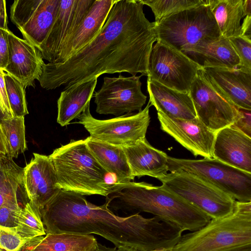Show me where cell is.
<instances>
[{"mask_svg": "<svg viewBox=\"0 0 251 251\" xmlns=\"http://www.w3.org/2000/svg\"><path fill=\"white\" fill-rule=\"evenodd\" d=\"M140 0H116L97 36L63 63L44 64L38 79L46 90L65 89L104 74L148 76L149 57L157 41Z\"/></svg>", "mask_w": 251, "mask_h": 251, "instance_id": "obj_1", "label": "cell"}, {"mask_svg": "<svg viewBox=\"0 0 251 251\" xmlns=\"http://www.w3.org/2000/svg\"><path fill=\"white\" fill-rule=\"evenodd\" d=\"M40 211L46 234H95L115 247L128 246L141 251L173 247L183 232L157 217L145 218L139 213L117 215L106 202L96 205L83 195L62 189Z\"/></svg>", "mask_w": 251, "mask_h": 251, "instance_id": "obj_2", "label": "cell"}, {"mask_svg": "<svg viewBox=\"0 0 251 251\" xmlns=\"http://www.w3.org/2000/svg\"><path fill=\"white\" fill-rule=\"evenodd\" d=\"M105 202L110 209L151 213L183 231L197 230L211 219L201 209L162 186L144 182H115Z\"/></svg>", "mask_w": 251, "mask_h": 251, "instance_id": "obj_3", "label": "cell"}, {"mask_svg": "<svg viewBox=\"0 0 251 251\" xmlns=\"http://www.w3.org/2000/svg\"><path fill=\"white\" fill-rule=\"evenodd\" d=\"M60 189L82 195L106 197L113 183L106 179L108 173L89 150L86 139L71 140L49 155Z\"/></svg>", "mask_w": 251, "mask_h": 251, "instance_id": "obj_4", "label": "cell"}, {"mask_svg": "<svg viewBox=\"0 0 251 251\" xmlns=\"http://www.w3.org/2000/svg\"><path fill=\"white\" fill-rule=\"evenodd\" d=\"M251 245V201H235L233 212L211 219L199 229L182 235L174 251H224Z\"/></svg>", "mask_w": 251, "mask_h": 251, "instance_id": "obj_5", "label": "cell"}, {"mask_svg": "<svg viewBox=\"0 0 251 251\" xmlns=\"http://www.w3.org/2000/svg\"><path fill=\"white\" fill-rule=\"evenodd\" d=\"M154 22L157 41L180 51L203 39L222 36L208 0Z\"/></svg>", "mask_w": 251, "mask_h": 251, "instance_id": "obj_6", "label": "cell"}, {"mask_svg": "<svg viewBox=\"0 0 251 251\" xmlns=\"http://www.w3.org/2000/svg\"><path fill=\"white\" fill-rule=\"evenodd\" d=\"M161 186L193 204L210 219L230 214L236 201L213 184L193 174L176 171L158 179Z\"/></svg>", "mask_w": 251, "mask_h": 251, "instance_id": "obj_7", "label": "cell"}, {"mask_svg": "<svg viewBox=\"0 0 251 251\" xmlns=\"http://www.w3.org/2000/svg\"><path fill=\"white\" fill-rule=\"evenodd\" d=\"M168 171H184L207 181L235 201H251V173L215 158L192 160L168 157Z\"/></svg>", "mask_w": 251, "mask_h": 251, "instance_id": "obj_8", "label": "cell"}, {"mask_svg": "<svg viewBox=\"0 0 251 251\" xmlns=\"http://www.w3.org/2000/svg\"><path fill=\"white\" fill-rule=\"evenodd\" d=\"M149 101L145 108L137 113L126 114L107 120L94 118L88 105L77 118V122L83 126L95 140L125 147L132 145L146 138L150 122L151 106Z\"/></svg>", "mask_w": 251, "mask_h": 251, "instance_id": "obj_9", "label": "cell"}, {"mask_svg": "<svg viewBox=\"0 0 251 251\" xmlns=\"http://www.w3.org/2000/svg\"><path fill=\"white\" fill-rule=\"evenodd\" d=\"M156 42L149 59L148 79L171 89L188 93L201 68L181 51Z\"/></svg>", "mask_w": 251, "mask_h": 251, "instance_id": "obj_10", "label": "cell"}, {"mask_svg": "<svg viewBox=\"0 0 251 251\" xmlns=\"http://www.w3.org/2000/svg\"><path fill=\"white\" fill-rule=\"evenodd\" d=\"M189 93L197 117L216 132L230 126L238 116L239 109L208 80L202 69L198 71Z\"/></svg>", "mask_w": 251, "mask_h": 251, "instance_id": "obj_11", "label": "cell"}, {"mask_svg": "<svg viewBox=\"0 0 251 251\" xmlns=\"http://www.w3.org/2000/svg\"><path fill=\"white\" fill-rule=\"evenodd\" d=\"M142 75L104 77L101 87L94 95L96 111L100 114L117 117L140 112L147 96L141 91Z\"/></svg>", "mask_w": 251, "mask_h": 251, "instance_id": "obj_12", "label": "cell"}, {"mask_svg": "<svg viewBox=\"0 0 251 251\" xmlns=\"http://www.w3.org/2000/svg\"><path fill=\"white\" fill-rule=\"evenodd\" d=\"M60 0H16L10 18L23 37L38 50L55 19Z\"/></svg>", "mask_w": 251, "mask_h": 251, "instance_id": "obj_13", "label": "cell"}, {"mask_svg": "<svg viewBox=\"0 0 251 251\" xmlns=\"http://www.w3.org/2000/svg\"><path fill=\"white\" fill-rule=\"evenodd\" d=\"M94 0H61L52 26L39 50L43 59L55 63L62 48L83 19Z\"/></svg>", "mask_w": 251, "mask_h": 251, "instance_id": "obj_14", "label": "cell"}, {"mask_svg": "<svg viewBox=\"0 0 251 251\" xmlns=\"http://www.w3.org/2000/svg\"><path fill=\"white\" fill-rule=\"evenodd\" d=\"M161 129L173 137L195 156L213 158L216 132L208 128L197 117L183 120L157 112Z\"/></svg>", "mask_w": 251, "mask_h": 251, "instance_id": "obj_15", "label": "cell"}, {"mask_svg": "<svg viewBox=\"0 0 251 251\" xmlns=\"http://www.w3.org/2000/svg\"><path fill=\"white\" fill-rule=\"evenodd\" d=\"M33 155L23 169V185L28 201L40 210L60 189L49 156Z\"/></svg>", "mask_w": 251, "mask_h": 251, "instance_id": "obj_16", "label": "cell"}, {"mask_svg": "<svg viewBox=\"0 0 251 251\" xmlns=\"http://www.w3.org/2000/svg\"><path fill=\"white\" fill-rule=\"evenodd\" d=\"M8 59L4 71L19 80L25 88L38 80L45 63L40 51L25 39L9 30Z\"/></svg>", "mask_w": 251, "mask_h": 251, "instance_id": "obj_17", "label": "cell"}, {"mask_svg": "<svg viewBox=\"0 0 251 251\" xmlns=\"http://www.w3.org/2000/svg\"><path fill=\"white\" fill-rule=\"evenodd\" d=\"M116 0H94L77 28L63 46L55 63H63L99 34Z\"/></svg>", "mask_w": 251, "mask_h": 251, "instance_id": "obj_18", "label": "cell"}, {"mask_svg": "<svg viewBox=\"0 0 251 251\" xmlns=\"http://www.w3.org/2000/svg\"><path fill=\"white\" fill-rule=\"evenodd\" d=\"M201 69L208 80L236 107L251 110V73L242 69Z\"/></svg>", "mask_w": 251, "mask_h": 251, "instance_id": "obj_19", "label": "cell"}, {"mask_svg": "<svg viewBox=\"0 0 251 251\" xmlns=\"http://www.w3.org/2000/svg\"><path fill=\"white\" fill-rule=\"evenodd\" d=\"M201 68L240 69L241 62L228 38L203 39L181 51Z\"/></svg>", "mask_w": 251, "mask_h": 251, "instance_id": "obj_20", "label": "cell"}, {"mask_svg": "<svg viewBox=\"0 0 251 251\" xmlns=\"http://www.w3.org/2000/svg\"><path fill=\"white\" fill-rule=\"evenodd\" d=\"M214 158L251 173V138L230 126L216 132Z\"/></svg>", "mask_w": 251, "mask_h": 251, "instance_id": "obj_21", "label": "cell"}, {"mask_svg": "<svg viewBox=\"0 0 251 251\" xmlns=\"http://www.w3.org/2000/svg\"><path fill=\"white\" fill-rule=\"evenodd\" d=\"M123 148L133 179L145 176L158 179L167 174L168 155L151 146L146 138Z\"/></svg>", "mask_w": 251, "mask_h": 251, "instance_id": "obj_22", "label": "cell"}, {"mask_svg": "<svg viewBox=\"0 0 251 251\" xmlns=\"http://www.w3.org/2000/svg\"><path fill=\"white\" fill-rule=\"evenodd\" d=\"M147 90L151 105L157 112L167 116L191 120L197 117L189 93H184L169 88L160 83L147 79Z\"/></svg>", "mask_w": 251, "mask_h": 251, "instance_id": "obj_23", "label": "cell"}, {"mask_svg": "<svg viewBox=\"0 0 251 251\" xmlns=\"http://www.w3.org/2000/svg\"><path fill=\"white\" fill-rule=\"evenodd\" d=\"M97 83L94 78L76 85L65 89L57 100V122L62 126L77 118L90 105Z\"/></svg>", "mask_w": 251, "mask_h": 251, "instance_id": "obj_24", "label": "cell"}, {"mask_svg": "<svg viewBox=\"0 0 251 251\" xmlns=\"http://www.w3.org/2000/svg\"><path fill=\"white\" fill-rule=\"evenodd\" d=\"M87 146L102 167L116 177V183L133 180L123 148L91 139H85Z\"/></svg>", "mask_w": 251, "mask_h": 251, "instance_id": "obj_25", "label": "cell"}, {"mask_svg": "<svg viewBox=\"0 0 251 251\" xmlns=\"http://www.w3.org/2000/svg\"><path fill=\"white\" fill-rule=\"evenodd\" d=\"M98 243L91 235L47 233L32 239L26 247L30 251H93Z\"/></svg>", "mask_w": 251, "mask_h": 251, "instance_id": "obj_26", "label": "cell"}, {"mask_svg": "<svg viewBox=\"0 0 251 251\" xmlns=\"http://www.w3.org/2000/svg\"><path fill=\"white\" fill-rule=\"evenodd\" d=\"M243 0H208L222 37L240 35L241 20L244 17Z\"/></svg>", "mask_w": 251, "mask_h": 251, "instance_id": "obj_27", "label": "cell"}, {"mask_svg": "<svg viewBox=\"0 0 251 251\" xmlns=\"http://www.w3.org/2000/svg\"><path fill=\"white\" fill-rule=\"evenodd\" d=\"M7 146V156L17 158L27 149L24 116L4 117L0 121Z\"/></svg>", "mask_w": 251, "mask_h": 251, "instance_id": "obj_28", "label": "cell"}, {"mask_svg": "<svg viewBox=\"0 0 251 251\" xmlns=\"http://www.w3.org/2000/svg\"><path fill=\"white\" fill-rule=\"evenodd\" d=\"M14 230L24 239L31 240L46 234L40 210L29 201L19 212Z\"/></svg>", "mask_w": 251, "mask_h": 251, "instance_id": "obj_29", "label": "cell"}, {"mask_svg": "<svg viewBox=\"0 0 251 251\" xmlns=\"http://www.w3.org/2000/svg\"><path fill=\"white\" fill-rule=\"evenodd\" d=\"M149 6L155 17V22L180 11L205 4L207 0H141Z\"/></svg>", "mask_w": 251, "mask_h": 251, "instance_id": "obj_30", "label": "cell"}, {"mask_svg": "<svg viewBox=\"0 0 251 251\" xmlns=\"http://www.w3.org/2000/svg\"><path fill=\"white\" fill-rule=\"evenodd\" d=\"M4 77L13 117H22L28 114L25 87L19 80L7 73H5Z\"/></svg>", "mask_w": 251, "mask_h": 251, "instance_id": "obj_31", "label": "cell"}, {"mask_svg": "<svg viewBox=\"0 0 251 251\" xmlns=\"http://www.w3.org/2000/svg\"><path fill=\"white\" fill-rule=\"evenodd\" d=\"M30 240L22 237L14 229L0 226V250L20 251Z\"/></svg>", "mask_w": 251, "mask_h": 251, "instance_id": "obj_32", "label": "cell"}, {"mask_svg": "<svg viewBox=\"0 0 251 251\" xmlns=\"http://www.w3.org/2000/svg\"><path fill=\"white\" fill-rule=\"evenodd\" d=\"M228 39L240 59V69L251 73V40L240 36Z\"/></svg>", "mask_w": 251, "mask_h": 251, "instance_id": "obj_33", "label": "cell"}, {"mask_svg": "<svg viewBox=\"0 0 251 251\" xmlns=\"http://www.w3.org/2000/svg\"><path fill=\"white\" fill-rule=\"evenodd\" d=\"M19 204L4 205L0 207V226L15 229L17 216L21 209Z\"/></svg>", "mask_w": 251, "mask_h": 251, "instance_id": "obj_34", "label": "cell"}, {"mask_svg": "<svg viewBox=\"0 0 251 251\" xmlns=\"http://www.w3.org/2000/svg\"><path fill=\"white\" fill-rule=\"evenodd\" d=\"M230 126L251 138V110L239 109L238 116Z\"/></svg>", "mask_w": 251, "mask_h": 251, "instance_id": "obj_35", "label": "cell"}, {"mask_svg": "<svg viewBox=\"0 0 251 251\" xmlns=\"http://www.w3.org/2000/svg\"><path fill=\"white\" fill-rule=\"evenodd\" d=\"M4 75V71L0 69V103L1 110L5 117H10L13 116L7 96Z\"/></svg>", "mask_w": 251, "mask_h": 251, "instance_id": "obj_36", "label": "cell"}, {"mask_svg": "<svg viewBox=\"0 0 251 251\" xmlns=\"http://www.w3.org/2000/svg\"><path fill=\"white\" fill-rule=\"evenodd\" d=\"M9 30L0 28V69L4 71L8 59V35Z\"/></svg>", "mask_w": 251, "mask_h": 251, "instance_id": "obj_37", "label": "cell"}, {"mask_svg": "<svg viewBox=\"0 0 251 251\" xmlns=\"http://www.w3.org/2000/svg\"><path fill=\"white\" fill-rule=\"evenodd\" d=\"M240 36L251 40V16H245L241 25Z\"/></svg>", "mask_w": 251, "mask_h": 251, "instance_id": "obj_38", "label": "cell"}, {"mask_svg": "<svg viewBox=\"0 0 251 251\" xmlns=\"http://www.w3.org/2000/svg\"><path fill=\"white\" fill-rule=\"evenodd\" d=\"M6 1L0 0V28L8 30Z\"/></svg>", "mask_w": 251, "mask_h": 251, "instance_id": "obj_39", "label": "cell"}, {"mask_svg": "<svg viewBox=\"0 0 251 251\" xmlns=\"http://www.w3.org/2000/svg\"><path fill=\"white\" fill-rule=\"evenodd\" d=\"M93 251H141L136 248L128 247L121 246L120 247L109 248L98 243L96 249Z\"/></svg>", "mask_w": 251, "mask_h": 251, "instance_id": "obj_40", "label": "cell"}, {"mask_svg": "<svg viewBox=\"0 0 251 251\" xmlns=\"http://www.w3.org/2000/svg\"><path fill=\"white\" fill-rule=\"evenodd\" d=\"M0 153L7 155L8 150L6 141L0 124Z\"/></svg>", "mask_w": 251, "mask_h": 251, "instance_id": "obj_41", "label": "cell"}, {"mask_svg": "<svg viewBox=\"0 0 251 251\" xmlns=\"http://www.w3.org/2000/svg\"><path fill=\"white\" fill-rule=\"evenodd\" d=\"M243 10L244 17L251 16V0H243Z\"/></svg>", "mask_w": 251, "mask_h": 251, "instance_id": "obj_42", "label": "cell"}, {"mask_svg": "<svg viewBox=\"0 0 251 251\" xmlns=\"http://www.w3.org/2000/svg\"><path fill=\"white\" fill-rule=\"evenodd\" d=\"M224 251H251V245L235 247Z\"/></svg>", "mask_w": 251, "mask_h": 251, "instance_id": "obj_43", "label": "cell"}, {"mask_svg": "<svg viewBox=\"0 0 251 251\" xmlns=\"http://www.w3.org/2000/svg\"><path fill=\"white\" fill-rule=\"evenodd\" d=\"M151 251H174L172 247H161L155 249Z\"/></svg>", "mask_w": 251, "mask_h": 251, "instance_id": "obj_44", "label": "cell"}, {"mask_svg": "<svg viewBox=\"0 0 251 251\" xmlns=\"http://www.w3.org/2000/svg\"><path fill=\"white\" fill-rule=\"evenodd\" d=\"M5 117L4 114H3V112L0 108V121L1 119H2L3 118Z\"/></svg>", "mask_w": 251, "mask_h": 251, "instance_id": "obj_45", "label": "cell"}, {"mask_svg": "<svg viewBox=\"0 0 251 251\" xmlns=\"http://www.w3.org/2000/svg\"><path fill=\"white\" fill-rule=\"evenodd\" d=\"M0 251H3L1 250H0ZM20 251H30L26 247V245H25V246L22 249H21Z\"/></svg>", "mask_w": 251, "mask_h": 251, "instance_id": "obj_46", "label": "cell"}, {"mask_svg": "<svg viewBox=\"0 0 251 251\" xmlns=\"http://www.w3.org/2000/svg\"><path fill=\"white\" fill-rule=\"evenodd\" d=\"M0 108L1 109V106H0Z\"/></svg>", "mask_w": 251, "mask_h": 251, "instance_id": "obj_47", "label": "cell"}]
</instances>
